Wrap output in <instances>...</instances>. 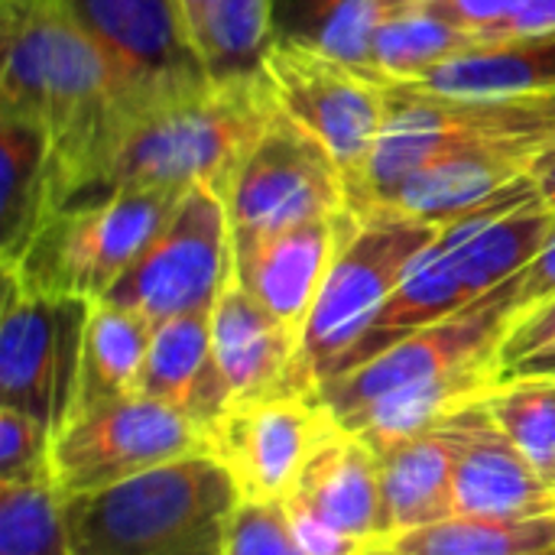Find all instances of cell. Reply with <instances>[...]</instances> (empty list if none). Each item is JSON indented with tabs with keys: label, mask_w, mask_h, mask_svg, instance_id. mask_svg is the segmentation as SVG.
Returning a JSON list of instances; mask_svg holds the SVG:
<instances>
[{
	"label": "cell",
	"mask_w": 555,
	"mask_h": 555,
	"mask_svg": "<svg viewBox=\"0 0 555 555\" xmlns=\"http://www.w3.org/2000/svg\"><path fill=\"white\" fill-rule=\"evenodd\" d=\"M72 10L111 72V153L140 120L215 88L176 0H72Z\"/></svg>",
	"instance_id": "8"
},
{
	"label": "cell",
	"mask_w": 555,
	"mask_h": 555,
	"mask_svg": "<svg viewBox=\"0 0 555 555\" xmlns=\"http://www.w3.org/2000/svg\"><path fill=\"white\" fill-rule=\"evenodd\" d=\"M140 393L185 413L205 433L211 429L228 410L211 364V312L176 315L153 328Z\"/></svg>",
	"instance_id": "23"
},
{
	"label": "cell",
	"mask_w": 555,
	"mask_h": 555,
	"mask_svg": "<svg viewBox=\"0 0 555 555\" xmlns=\"http://www.w3.org/2000/svg\"><path fill=\"white\" fill-rule=\"evenodd\" d=\"M543 153L546 150L530 146H472L442 153L400 179L364 215L393 211L423 224L446 228L488 208L520 179L533 176V166Z\"/></svg>",
	"instance_id": "17"
},
{
	"label": "cell",
	"mask_w": 555,
	"mask_h": 555,
	"mask_svg": "<svg viewBox=\"0 0 555 555\" xmlns=\"http://www.w3.org/2000/svg\"><path fill=\"white\" fill-rule=\"evenodd\" d=\"M185 189L117 185L68 202L29 244L13 270L26 286L59 296L101 299L137 263L179 208Z\"/></svg>",
	"instance_id": "7"
},
{
	"label": "cell",
	"mask_w": 555,
	"mask_h": 555,
	"mask_svg": "<svg viewBox=\"0 0 555 555\" xmlns=\"http://www.w3.org/2000/svg\"><path fill=\"white\" fill-rule=\"evenodd\" d=\"M442 228L393 211L358 218L322 283V293L302 325L293 367V393H315L345 361V354L374 325L416 257Z\"/></svg>",
	"instance_id": "6"
},
{
	"label": "cell",
	"mask_w": 555,
	"mask_h": 555,
	"mask_svg": "<svg viewBox=\"0 0 555 555\" xmlns=\"http://www.w3.org/2000/svg\"><path fill=\"white\" fill-rule=\"evenodd\" d=\"M530 0H442L433 10L455 20L459 26L478 29L485 36H491L498 42V29L504 23H511ZM501 46V42H498Z\"/></svg>",
	"instance_id": "37"
},
{
	"label": "cell",
	"mask_w": 555,
	"mask_h": 555,
	"mask_svg": "<svg viewBox=\"0 0 555 555\" xmlns=\"http://www.w3.org/2000/svg\"><path fill=\"white\" fill-rule=\"evenodd\" d=\"M364 555H406V553H400V550H397V546H390V543H380V546H371Z\"/></svg>",
	"instance_id": "43"
},
{
	"label": "cell",
	"mask_w": 555,
	"mask_h": 555,
	"mask_svg": "<svg viewBox=\"0 0 555 555\" xmlns=\"http://www.w3.org/2000/svg\"><path fill=\"white\" fill-rule=\"evenodd\" d=\"M153 328L156 325L133 309H124L107 299L91 302L72 420L140 393V377L153 341Z\"/></svg>",
	"instance_id": "25"
},
{
	"label": "cell",
	"mask_w": 555,
	"mask_h": 555,
	"mask_svg": "<svg viewBox=\"0 0 555 555\" xmlns=\"http://www.w3.org/2000/svg\"><path fill=\"white\" fill-rule=\"evenodd\" d=\"M276 39L273 0H211L195 29V49L215 85L263 75Z\"/></svg>",
	"instance_id": "28"
},
{
	"label": "cell",
	"mask_w": 555,
	"mask_h": 555,
	"mask_svg": "<svg viewBox=\"0 0 555 555\" xmlns=\"http://www.w3.org/2000/svg\"><path fill=\"white\" fill-rule=\"evenodd\" d=\"M498 46L491 36L459 26L455 20L436 13L433 7L390 13L374 39V78L384 85L416 81L426 72L449 65L455 59L475 55Z\"/></svg>",
	"instance_id": "27"
},
{
	"label": "cell",
	"mask_w": 555,
	"mask_h": 555,
	"mask_svg": "<svg viewBox=\"0 0 555 555\" xmlns=\"http://www.w3.org/2000/svg\"><path fill=\"white\" fill-rule=\"evenodd\" d=\"M555 299V228L530 260V267L517 276V319L530 315L533 309Z\"/></svg>",
	"instance_id": "38"
},
{
	"label": "cell",
	"mask_w": 555,
	"mask_h": 555,
	"mask_svg": "<svg viewBox=\"0 0 555 555\" xmlns=\"http://www.w3.org/2000/svg\"><path fill=\"white\" fill-rule=\"evenodd\" d=\"M241 494L215 455L65 501L75 555H224Z\"/></svg>",
	"instance_id": "3"
},
{
	"label": "cell",
	"mask_w": 555,
	"mask_h": 555,
	"mask_svg": "<svg viewBox=\"0 0 555 555\" xmlns=\"http://www.w3.org/2000/svg\"><path fill=\"white\" fill-rule=\"evenodd\" d=\"M514 322H517V280L488 293L485 299L462 309L459 315H449L436 325H426L400 338L367 364L325 380L315 390V397L335 420H345L348 413H354L358 406H364L367 400L387 390L442 377L468 364L501 361V345Z\"/></svg>",
	"instance_id": "14"
},
{
	"label": "cell",
	"mask_w": 555,
	"mask_h": 555,
	"mask_svg": "<svg viewBox=\"0 0 555 555\" xmlns=\"http://www.w3.org/2000/svg\"><path fill=\"white\" fill-rule=\"evenodd\" d=\"M0 111L49 130L68 205L101 185L114 146L107 62L78 23L72 0H0Z\"/></svg>",
	"instance_id": "1"
},
{
	"label": "cell",
	"mask_w": 555,
	"mask_h": 555,
	"mask_svg": "<svg viewBox=\"0 0 555 555\" xmlns=\"http://www.w3.org/2000/svg\"><path fill=\"white\" fill-rule=\"evenodd\" d=\"M351 224L354 215L341 211L335 218H319L270 234L231 237L234 276L263 309L302 335V325Z\"/></svg>",
	"instance_id": "16"
},
{
	"label": "cell",
	"mask_w": 555,
	"mask_h": 555,
	"mask_svg": "<svg viewBox=\"0 0 555 555\" xmlns=\"http://www.w3.org/2000/svg\"><path fill=\"white\" fill-rule=\"evenodd\" d=\"M65 208L52 137L42 124L0 111V260L13 270Z\"/></svg>",
	"instance_id": "21"
},
{
	"label": "cell",
	"mask_w": 555,
	"mask_h": 555,
	"mask_svg": "<svg viewBox=\"0 0 555 555\" xmlns=\"http://www.w3.org/2000/svg\"><path fill=\"white\" fill-rule=\"evenodd\" d=\"M91 299L59 296L3 273L0 406L20 410L59 436L75 413Z\"/></svg>",
	"instance_id": "9"
},
{
	"label": "cell",
	"mask_w": 555,
	"mask_h": 555,
	"mask_svg": "<svg viewBox=\"0 0 555 555\" xmlns=\"http://www.w3.org/2000/svg\"><path fill=\"white\" fill-rule=\"evenodd\" d=\"M52 439L39 420L0 406V485L52 478Z\"/></svg>",
	"instance_id": "33"
},
{
	"label": "cell",
	"mask_w": 555,
	"mask_h": 555,
	"mask_svg": "<svg viewBox=\"0 0 555 555\" xmlns=\"http://www.w3.org/2000/svg\"><path fill=\"white\" fill-rule=\"evenodd\" d=\"M328 520L341 533L384 543L380 537V455L377 449L332 423L315 452L309 455L296 491L286 498Z\"/></svg>",
	"instance_id": "20"
},
{
	"label": "cell",
	"mask_w": 555,
	"mask_h": 555,
	"mask_svg": "<svg viewBox=\"0 0 555 555\" xmlns=\"http://www.w3.org/2000/svg\"><path fill=\"white\" fill-rule=\"evenodd\" d=\"M550 348H555V299L511 325V332L501 345V371L507 374L517 364H524Z\"/></svg>",
	"instance_id": "36"
},
{
	"label": "cell",
	"mask_w": 555,
	"mask_h": 555,
	"mask_svg": "<svg viewBox=\"0 0 555 555\" xmlns=\"http://www.w3.org/2000/svg\"><path fill=\"white\" fill-rule=\"evenodd\" d=\"M485 397L442 420V426L455 439V514H555V488L540 478V472L498 429L485 406Z\"/></svg>",
	"instance_id": "18"
},
{
	"label": "cell",
	"mask_w": 555,
	"mask_h": 555,
	"mask_svg": "<svg viewBox=\"0 0 555 555\" xmlns=\"http://www.w3.org/2000/svg\"><path fill=\"white\" fill-rule=\"evenodd\" d=\"M406 555H533L555 550V514L478 517L455 514L426 530L393 540Z\"/></svg>",
	"instance_id": "29"
},
{
	"label": "cell",
	"mask_w": 555,
	"mask_h": 555,
	"mask_svg": "<svg viewBox=\"0 0 555 555\" xmlns=\"http://www.w3.org/2000/svg\"><path fill=\"white\" fill-rule=\"evenodd\" d=\"M224 555H306V550L299 546L283 504L241 501Z\"/></svg>",
	"instance_id": "34"
},
{
	"label": "cell",
	"mask_w": 555,
	"mask_h": 555,
	"mask_svg": "<svg viewBox=\"0 0 555 555\" xmlns=\"http://www.w3.org/2000/svg\"><path fill=\"white\" fill-rule=\"evenodd\" d=\"M387 16L390 13H387L384 0H345L335 10H328L322 20H315L296 42H306V46L358 68L361 75L374 78V62H371L374 39Z\"/></svg>",
	"instance_id": "32"
},
{
	"label": "cell",
	"mask_w": 555,
	"mask_h": 555,
	"mask_svg": "<svg viewBox=\"0 0 555 555\" xmlns=\"http://www.w3.org/2000/svg\"><path fill=\"white\" fill-rule=\"evenodd\" d=\"M504 377H555V348L530 358V361H524V364H517Z\"/></svg>",
	"instance_id": "41"
},
{
	"label": "cell",
	"mask_w": 555,
	"mask_h": 555,
	"mask_svg": "<svg viewBox=\"0 0 555 555\" xmlns=\"http://www.w3.org/2000/svg\"><path fill=\"white\" fill-rule=\"evenodd\" d=\"M332 423L315 393H270L228 406L208 429V455L224 465L241 501L283 504Z\"/></svg>",
	"instance_id": "15"
},
{
	"label": "cell",
	"mask_w": 555,
	"mask_h": 555,
	"mask_svg": "<svg viewBox=\"0 0 555 555\" xmlns=\"http://www.w3.org/2000/svg\"><path fill=\"white\" fill-rule=\"evenodd\" d=\"M533 555H555V550H550V553H533Z\"/></svg>",
	"instance_id": "44"
},
{
	"label": "cell",
	"mask_w": 555,
	"mask_h": 555,
	"mask_svg": "<svg viewBox=\"0 0 555 555\" xmlns=\"http://www.w3.org/2000/svg\"><path fill=\"white\" fill-rule=\"evenodd\" d=\"M436 94H485V98H507V94H555V33L514 39L501 46H488L475 55L455 59L426 72L416 81H400Z\"/></svg>",
	"instance_id": "26"
},
{
	"label": "cell",
	"mask_w": 555,
	"mask_h": 555,
	"mask_svg": "<svg viewBox=\"0 0 555 555\" xmlns=\"http://www.w3.org/2000/svg\"><path fill=\"white\" fill-rule=\"evenodd\" d=\"M485 406L514 449L555 488V377H501Z\"/></svg>",
	"instance_id": "30"
},
{
	"label": "cell",
	"mask_w": 555,
	"mask_h": 555,
	"mask_svg": "<svg viewBox=\"0 0 555 555\" xmlns=\"http://www.w3.org/2000/svg\"><path fill=\"white\" fill-rule=\"evenodd\" d=\"M555 33V0H530L511 23L498 29V42L514 39H533V36H553Z\"/></svg>",
	"instance_id": "40"
},
{
	"label": "cell",
	"mask_w": 555,
	"mask_h": 555,
	"mask_svg": "<svg viewBox=\"0 0 555 555\" xmlns=\"http://www.w3.org/2000/svg\"><path fill=\"white\" fill-rule=\"evenodd\" d=\"M377 455L384 543L455 517V439L442 423Z\"/></svg>",
	"instance_id": "22"
},
{
	"label": "cell",
	"mask_w": 555,
	"mask_h": 555,
	"mask_svg": "<svg viewBox=\"0 0 555 555\" xmlns=\"http://www.w3.org/2000/svg\"><path fill=\"white\" fill-rule=\"evenodd\" d=\"M231 276V218L224 198L208 185L185 189L179 208L107 289V302L146 315L153 325L211 312Z\"/></svg>",
	"instance_id": "12"
},
{
	"label": "cell",
	"mask_w": 555,
	"mask_h": 555,
	"mask_svg": "<svg viewBox=\"0 0 555 555\" xmlns=\"http://www.w3.org/2000/svg\"><path fill=\"white\" fill-rule=\"evenodd\" d=\"M231 237H254L348 211L341 169L280 107L224 192Z\"/></svg>",
	"instance_id": "13"
},
{
	"label": "cell",
	"mask_w": 555,
	"mask_h": 555,
	"mask_svg": "<svg viewBox=\"0 0 555 555\" xmlns=\"http://www.w3.org/2000/svg\"><path fill=\"white\" fill-rule=\"evenodd\" d=\"M338 3H345V0H273L276 36L280 39H299L315 20H322Z\"/></svg>",
	"instance_id": "39"
},
{
	"label": "cell",
	"mask_w": 555,
	"mask_h": 555,
	"mask_svg": "<svg viewBox=\"0 0 555 555\" xmlns=\"http://www.w3.org/2000/svg\"><path fill=\"white\" fill-rule=\"evenodd\" d=\"M442 0H384L387 13H400V10H416V7H436Z\"/></svg>",
	"instance_id": "42"
},
{
	"label": "cell",
	"mask_w": 555,
	"mask_h": 555,
	"mask_svg": "<svg viewBox=\"0 0 555 555\" xmlns=\"http://www.w3.org/2000/svg\"><path fill=\"white\" fill-rule=\"evenodd\" d=\"M283 507H286L289 527H293V533H296V540L306 550V555H364L374 546V543H364V540H354V537L341 533L338 527L315 517L312 511H306L296 501H283Z\"/></svg>",
	"instance_id": "35"
},
{
	"label": "cell",
	"mask_w": 555,
	"mask_h": 555,
	"mask_svg": "<svg viewBox=\"0 0 555 555\" xmlns=\"http://www.w3.org/2000/svg\"><path fill=\"white\" fill-rule=\"evenodd\" d=\"M299 354V335L263 309L231 276L211 309V364L221 384L224 403H247L270 393H293V367Z\"/></svg>",
	"instance_id": "19"
},
{
	"label": "cell",
	"mask_w": 555,
	"mask_h": 555,
	"mask_svg": "<svg viewBox=\"0 0 555 555\" xmlns=\"http://www.w3.org/2000/svg\"><path fill=\"white\" fill-rule=\"evenodd\" d=\"M263 68L286 117L315 137L341 169L351 211L387 124V85L296 39H276Z\"/></svg>",
	"instance_id": "10"
},
{
	"label": "cell",
	"mask_w": 555,
	"mask_h": 555,
	"mask_svg": "<svg viewBox=\"0 0 555 555\" xmlns=\"http://www.w3.org/2000/svg\"><path fill=\"white\" fill-rule=\"evenodd\" d=\"M276 111L280 101L267 72L247 81L215 85L192 101L163 107L124 133L91 195L117 185H208L224 198L244 156Z\"/></svg>",
	"instance_id": "4"
},
{
	"label": "cell",
	"mask_w": 555,
	"mask_h": 555,
	"mask_svg": "<svg viewBox=\"0 0 555 555\" xmlns=\"http://www.w3.org/2000/svg\"><path fill=\"white\" fill-rule=\"evenodd\" d=\"M501 377H504L501 361L468 364V367L442 374V377H429V380H416V384L387 390L335 423L345 426L348 433H358L361 439H367L377 452H387L420 433L436 429L446 416H452L455 410L485 397Z\"/></svg>",
	"instance_id": "24"
},
{
	"label": "cell",
	"mask_w": 555,
	"mask_h": 555,
	"mask_svg": "<svg viewBox=\"0 0 555 555\" xmlns=\"http://www.w3.org/2000/svg\"><path fill=\"white\" fill-rule=\"evenodd\" d=\"M192 455H208V433L185 413L133 393L75 416L52 439V485L68 501Z\"/></svg>",
	"instance_id": "11"
},
{
	"label": "cell",
	"mask_w": 555,
	"mask_h": 555,
	"mask_svg": "<svg viewBox=\"0 0 555 555\" xmlns=\"http://www.w3.org/2000/svg\"><path fill=\"white\" fill-rule=\"evenodd\" d=\"M0 555H75L52 478L0 485Z\"/></svg>",
	"instance_id": "31"
},
{
	"label": "cell",
	"mask_w": 555,
	"mask_h": 555,
	"mask_svg": "<svg viewBox=\"0 0 555 555\" xmlns=\"http://www.w3.org/2000/svg\"><path fill=\"white\" fill-rule=\"evenodd\" d=\"M553 228L555 205L540 195L533 176L520 179L488 208L446 224L332 377L367 364L400 338L459 315L488 293L517 280Z\"/></svg>",
	"instance_id": "2"
},
{
	"label": "cell",
	"mask_w": 555,
	"mask_h": 555,
	"mask_svg": "<svg viewBox=\"0 0 555 555\" xmlns=\"http://www.w3.org/2000/svg\"><path fill=\"white\" fill-rule=\"evenodd\" d=\"M472 146H555V94H436L413 85H387V124L380 130L361 202L351 215L390 192L429 159Z\"/></svg>",
	"instance_id": "5"
}]
</instances>
